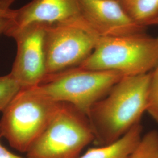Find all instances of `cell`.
I'll list each match as a JSON object with an SVG mask.
<instances>
[{"label": "cell", "instance_id": "1", "mask_svg": "<svg viewBox=\"0 0 158 158\" xmlns=\"http://www.w3.org/2000/svg\"><path fill=\"white\" fill-rule=\"evenodd\" d=\"M151 72L127 76L97 102L88 115L99 146L117 141L141 123L149 104Z\"/></svg>", "mask_w": 158, "mask_h": 158}, {"label": "cell", "instance_id": "2", "mask_svg": "<svg viewBox=\"0 0 158 158\" xmlns=\"http://www.w3.org/2000/svg\"><path fill=\"white\" fill-rule=\"evenodd\" d=\"M158 64V37L143 32L100 37L90 55L79 68L115 71L127 76L151 72Z\"/></svg>", "mask_w": 158, "mask_h": 158}, {"label": "cell", "instance_id": "3", "mask_svg": "<svg viewBox=\"0 0 158 158\" xmlns=\"http://www.w3.org/2000/svg\"><path fill=\"white\" fill-rule=\"evenodd\" d=\"M93 141L89 117L72 104L59 102L49 123L27 152V158H79Z\"/></svg>", "mask_w": 158, "mask_h": 158}, {"label": "cell", "instance_id": "4", "mask_svg": "<svg viewBox=\"0 0 158 158\" xmlns=\"http://www.w3.org/2000/svg\"><path fill=\"white\" fill-rule=\"evenodd\" d=\"M59 103L42 94L37 85L23 89L2 112L0 136L12 148L27 152L49 123Z\"/></svg>", "mask_w": 158, "mask_h": 158}, {"label": "cell", "instance_id": "5", "mask_svg": "<svg viewBox=\"0 0 158 158\" xmlns=\"http://www.w3.org/2000/svg\"><path fill=\"white\" fill-rule=\"evenodd\" d=\"M124 76L115 71L76 67L46 77L37 87L49 100L72 104L88 117L94 104Z\"/></svg>", "mask_w": 158, "mask_h": 158}, {"label": "cell", "instance_id": "6", "mask_svg": "<svg viewBox=\"0 0 158 158\" xmlns=\"http://www.w3.org/2000/svg\"><path fill=\"white\" fill-rule=\"evenodd\" d=\"M100 38L85 21L45 25V77L79 66Z\"/></svg>", "mask_w": 158, "mask_h": 158}, {"label": "cell", "instance_id": "7", "mask_svg": "<svg viewBox=\"0 0 158 158\" xmlns=\"http://www.w3.org/2000/svg\"><path fill=\"white\" fill-rule=\"evenodd\" d=\"M45 25L32 23L14 32L17 55L10 74L23 89L36 86L46 77Z\"/></svg>", "mask_w": 158, "mask_h": 158}, {"label": "cell", "instance_id": "8", "mask_svg": "<svg viewBox=\"0 0 158 158\" xmlns=\"http://www.w3.org/2000/svg\"><path fill=\"white\" fill-rule=\"evenodd\" d=\"M85 21L79 0H32L18 10H14L12 26L5 35L14 32L30 24L45 25L68 24Z\"/></svg>", "mask_w": 158, "mask_h": 158}, {"label": "cell", "instance_id": "9", "mask_svg": "<svg viewBox=\"0 0 158 158\" xmlns=\"http://www.w3.org/2000/svg\"><path fill=\"white\" fill-rule=\"evenodd\" d=\"M85 21L100 37L143 32L146 27L135 23L117 0H79Z\"/></svg>", "mask_w": 158, "mask_h": 158}, {"label": "cell", "instance_id": "10", "mask_svg": "<svg viewBox=\"0 0 158 158\" xmlns=\"http://www.w3.org/2000/svg\"><path fill=\"white\" fill-rule=\"evenodd\" d=\"M142 129L139 123L117 141L90 148L79 158H129L141 139Z\"/></svg>", "mask_w": 158, "mask_h": 158}, {"label": "cell", "instance_id": "11", "mask_svg": "<svg viewBox=\"0 0 158 158\" xmlns=\"http://www.w3.org/2000/svg\"><path fill=\"white\" fill-rule=\"evenodd\" d=\"M135 23L147 27L158 16V0H117Z\"/></svg>", "mask_w": 158, "mask_h": 158}, {"label": "cell", "instance_id": "12", "mask_svg": "<svg viewBox=\"0 0 158 158\" xmlns=\"http://www.w3.org/2000/svg\"><path fill=\"white\" fill-rule=\"evenodd\" d=\"M23 89L11 74L0 76V111L3 112L6 110Z\"/></svg>", "mask_w": 158, "mask_h": 158}, {"label": "cell", "instance_id": "13", "mask_svg": "<svg viewBox=\"0 0 158 158\" xmlns=\"http://www.w3.org/2000/svg\"><path fill=\"white\" fill-rule=\"evenodd\" d=\"M147 112L158 123V64L151 72L149 104Z\"/></svg>", "mask_w": 158, "mask_h": 158}, {"label": "cell", "instance_id": "14", "mask_svg": "<svg viewBox=\"0 0 158 158\" xmlns=\"http://www.w3.org/2000/svg\"><path fill=\"white\" fill-rule=\"evenodd\" d=\"M129 158H158V156L151 148L138 146L134 149Z\"/></svg>", "mask_w": 158, "mask_h": 158}, {"label": "cell", "instance_id": "15", "mask_svg": "<svg viewBox=\"0 0 158 158\" xmlns=\"http://www.w3.org/2000/svg\"><path fill=\"white\" fill-rule=\"evenodd\" d=\"M16 0H0V18L10 17L14 16V10L11 8L12 4Z\"/></svg>", "mask_w": 158, "mask_h": 158}, {"label": "cell", "instance_id": "16", "mask_svg": "<svg viewBox=\"0 0 158 158\" xmlns=\"http://www.w3.org/2000/svg\"><path fill=\"white\" fill-rule=\"evenodd\" d=\"M12 26V18L1 17L0 18V35L5 34Z\"/></svg>", "mask_w": 158, "mask_h": 158}, {"label": "cell", "instance_id": "17", "mask_svg": "<svg viewBox=\"0 0 158 158\" xmlns=\"http://www.w3.org/2000/svg\"><path fill=\"white\" fill-rule=\"evenodd\" d=\"M1 136H0L1 138ZM0 158H24L12 153L4 147L0 142Z\"/></svg>", "mask_w": 158, "mask_h": 158}, {"label": "cell", "instance_id": "18", "mask_svg": "<svg viewBox=\"0 0 158 158\" xmlns=\"http://www.w3.org/2000/svg\"><path fill=\"white\" fill-rule=\"evenodd\" d=\"M150 25H158V16L154 18L148 24V26Z\"/></svg>", "mask_w": 158, "mask_h": 158}]
</instances>
